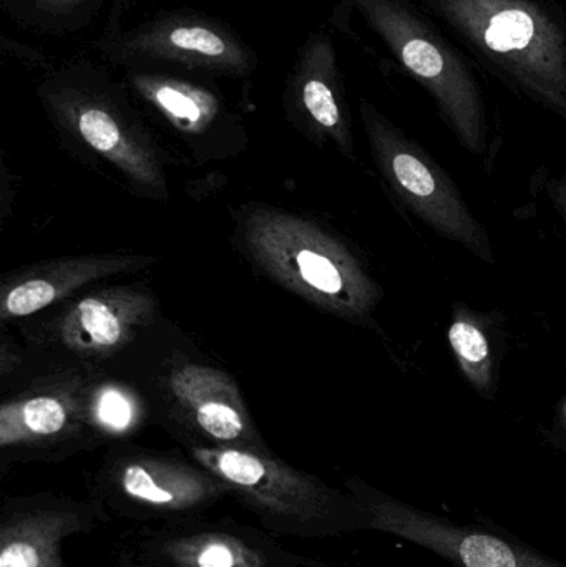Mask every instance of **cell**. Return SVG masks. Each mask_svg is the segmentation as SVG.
Returning <instances> with one entry per match:
<instances>
[{"label":"cell","mask_w":566,"mask_h":567,"mask_svg":"<svg viewBox=\"0 0 566 567\" xmlns=\"http://www.w3.org/2000/svg\"><path fill=\"white\" fill-rule=\"evenodd\" d=\"M547 440L555 449L566 453V396L555 406L554 419L547 430Z\"/></svg>","instance_id":"cell-22"},{"label":"cell","mask_w":566,"mask_h":567,"mask_svg":"<svg viewBox=\"0 0 566 567\" xmlns=\"http://www.w3.org/2000/svg\"><path fill=\"white\" fill-rule=\"evenodd\" d=\"M37 96L56 128L138 185L165 189L158 150L133 106V95L109 66L79 59L49 66Z\"/></svg>","instance_id":"cell-2"},{"label":"cell","mask_w":566,"mask_h":567,"mask_svg":"<svg viewBox=\"0 0 566 567\" xmlns=\"http://www.w3.org/2000/svg\"><path fill=\"white\" fill-rule=\"evenodd\" d=\"M285 109L296 125L319 138H331L344 155L354 156L338 53L325 30L309 33L299 47L286 76Z\"/></svg>","instance_id":"cell-10"},{"label":"cell","mask_w":566,"mask_h":567,"mask_svg":"<svg viewBox=\"0 0 566 567\" xmlns=\"http://www.w3.org/2000/svg\"><path fill=\"white\" fill-rule=\"evenodd\" d=\"M243 241L276 282L326 312L372 326L382 289L364 261L332 233L278 209H256L243 223Z\"/></svg>","instance_id":"cell-1"},{"label":"cell","mask_w":566,"mask_h":567,"mask_svg":"<svg viewBox=\"0 0 566 567\" xmlns=\"http://www.w3.org/2000/svg\"><path fill=\"white\" fill-rule=\"evenodd\" d=\"M123 495L133 502L166 512H183L215 495L216 482L182 463L162 458H140L126 463L119 473Z\"/></svg>","instance_id":"cell-15"},{"label":"cell","mask_w":566,"mask_h":567,"mask_svg":"<svg viewBox=\"0 0 566 567\" xmlns=\"http://www.w3.org/2000/svg\"><path fill=\"white\" fill-rule=\"evenodd\" d=\"M339 9L358 13L389 52L431 92L444 122L469 153H487L484 100L467 66L441 37L399 0H342Z\"/></svg>","instance_id":"cell-5"},{"label":"cell","mask_w":566,"mask_h":567,"mask_svg":"<svg viewBox=\"0 0 566 567\" xmlns=\"http://www.w3.org/2000/svg\"><path fill=\"white\" fill-rule=\"evenodd\" d=\"M447 340L465 382L481 399L497 402L508 340L504 313L455 302Z\"/></svg>","instance_id":"cell-14"},{"label":"cell","mask_w":566,"mask_h":567,"mask_svg":"<svg viewBox=\"0 0 566 567\" xmlns=\"http://www.w3.org/2000/svg\"><path fill=\"white\" fill-rule=\"evenodd\" d=\"M193 456L256 512L292 528L312 533L368 529V516L354 495H341L265 452L223 445L193 449Z\"/></svg>","instance_id":"cell-6"},{"label":"cell","mask_w":566,"mask_h":567,"mask_svg":"<svg viewBox=\"0 0 566 567\" xmlns=\"http://www.w3.org/2000/svg\"><path fill=\"white\" fill-rule=\"evenodd\" d=\"M148 290L112 287L73 302L56 320L60 343L86 357H105L122 349L155 316Z\"/></svg>","instance_id":"cell-11"},{"label":"cell","mask_w":566,"mask_h":567,"mask_svg":"<svg viewBox=\"0 0 566 567\" xmlns=\"http://www.w3.org/2000/svg\"><path fill=\"white\" fill-rule=\"evenodd\" d=\"M178 567H263L261 556L231 536L199 535L176 539L166 548Z\"/></svg>","instance_id":"cell-19"},{"label":"cell","mask_w":566,"mask_h":567,"mask_svg":"<svg viewBox=\"0 0 566 567\" xmlns=\"http://www.w3.org/2000/svg\"><path fill=\"white\" fill-rule=\"evenodd\" d=\"M172 389L186 416L209 439L265 452L228 375L209 367L186 365L173 375Z\"/></svg>","instance_id":"cell-13"},{"label":"cell","mask_w":566,"mask_h":567,"mask_svg":"<svg viewBox=\"0 0 566 567\" xmlns=\"http://www.w3.org/2000/svg\"><path fill=\"white\" fill-rule=\"evenodd\" d=\"M132 95L176 133L193 143L238 140L239 116L226 105L209 76L158 66L123 69Z\"/></svg>","instance_id":"cell-9"},{"label":"cell","mask_w":566,"mask_h":567,"mask_svg":"<svg viewBox=\"0 0 566 567\" xmlns=\"http://www.w3.org/2000/svg\"><path fill=\"white\" fill-rule=\"evenodd\" d=\"M63 535V525L53 516L25 519L3 529L0 567H59L56 542Z\"/></svg>","instance_id":"cell-18"},{"label":"cell","mask_w":566,"mask_h":567,"mask_svg":"<svg viewBox=\"0 0 566 567\" xmlns=\"http://www.w3.org/2000/svg\"><path fill=\"white\" fill-rule=\"evenodd\" d=\"M349 486L364 508L368 529L419 546L451 567H566L492 523H457L361 480Z\"/></svg>","instance_id":"cell-8"},{"label":"cell","mask_w":566,"mask_h":567,"mask_svg":"<svg viewBox=\"0 0 566 567\" xmlns=\"http://www.w3.org/2000/svg\"><path fill=\"white\" fill-rule=\"evenodd\" d=\"M96 419L110 430H126L132 425L135 410L125 393L120 390H105L96 400Z\"/></svg>","instance_id":"cell-20"},{"label":"cell","mask_w":566,"mask_h":567,"mask_svg":"<svg viewBox=\"0 0 566 567\" xmlns=\"http://www.w3.org/2000/svg\"><path fill=\"white\" fill-rule=\"evenodd\" d=\"M132 0H113L109 23L95 49L119 70L158 66L206 76L251 80L258 55L235 29L193 9L162 10L133 27H123Z\"/></svg>","instance_id":"cell-4"},{"label":"cell","mask_w":566,"mask_h":567,"mask_svg":"<svg viewBox=\"0 0 566 567\" xmlns=\"http://www.w3.org/2000/svg\"><path fill=\"white\" fill-rule=\"evenodd\" d=\"M3 12L23 29L62 35L89 25L103 0H0Z\"/></svg>","instance_id":"cell-17"},{"label":"cell","mask_w":566,"mask_h":567,"mask_svg":"<svg viewBox=\"0 0 566 567\" xmlns=\"http://www.w3.org/2000/svg\"><path fill=\"white\" fill-rule=\"evenodd\" d=\"M442 16L518 89L566 118V37L532 0H439Z\"/></svg>","instance_id":"cell-3"},{"label":"cell","mask_w":566,"mask_h":567,"mask_svg":"<svg viewBox=\"0 0 566 567\" xmlns=\"http://www.w3.org/2000/svg\"><path fill=\"white\" fill-rule=\"evenodd\" d=\"M544 195L566 229V173L548 176L544 183Z\"/></svg>","instance_id":"cell-21"},{"label":"cell","mask_w":566,"mask_h":567,"mask_svg":"<svg viewBox=\"0 0 566 567\" xmlns=\"http://www.w3.org/2000/svg\"><path fill=\"white\" fill-rule=\"evenodd\" d=\"M152 262L155 258L150 256L130 255L80 256L40 262L13 276L12 281L3 286L0 317L12 320L32 316L86 284L135 272L148 268Z\"/></svg>","instance_id":"cell-12"},{"label":"cell","mask_w":566,"mask_h":567,"mask_svg":"<svg viewBox=\"0 0 566 567\" xmlns=\"http://www.w3.org/2000/svg\"><path fill=\"white\" fill-rule=\"evenodd\" d=\"M72 409L62 396L37 395L13 405H3L0 442L3 446L25 440L52 439L69 425Z\"/></svg>","instance_id":"cell-16"},{"label":"cell","mask_w":566,"mask_h":567,"mask_svg":"<svg viewBox=\"0 0 566 567\" xmlns=\"http://www.w3.org/2000/svg\"><path fill=\"white\" fill-rule=\"evenodd\" d=\"M361 116L372 158L395 198L435 235L495 265L491 235L451 175L371 103H361Z\"/></svg>","instance_id":"cell-7"}]
</instances>
